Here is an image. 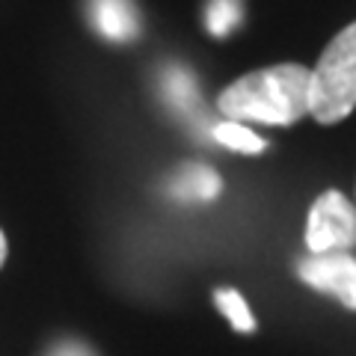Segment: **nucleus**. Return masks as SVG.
<instances>
[{
    "label": "nucleus",
    "instance_id": "nucleus-1",
    "mask_svg": "<svg viewBox=\"0 0 356 356\" xmlns=\"http://www.w3.org/2000/svg\"><path fill=\"white\" fill-rule=\"evenodd\" d=\"M312 69L300 63H280L238 77L220 92V113L232 122H264V125H294L309 116Z\"/></svg>",
    "mask_w": 356,
    "mask_h": 356
},
{
    "label": "nucleus",
    "instance_id": "nucleus-2",
    "mask_svg": "<svg viewBox=\"0 0 356 356\" xmlns=\"http://www.w3.org/2000/svg\"><path fill=\"white\" fill-rule=\"evenodd\" d=\"M356 107V21L330 39L312 69L309 116L321 125H336Z\"/></svg>",
    "mask_w": 356,
    "mask_h": 356
},
{
    "label": "nucleus",
    "instance_id": "nucleus-3",
    "mask_svg": "<svg viewBox=\"0 0 356 356\" xmlns=\"http://www.w3.org/2000/svg\"><path fill=\"white\" fill-rule=\"evenodd\" d=\"M309 252H350L356 247V205L339 191L321 193L309 208Z\"/></svg>",
    "mask_w": 356,
    "mask_h": 356
},
{
    "label": "nucleus",
    "instance_id": "nucleus-4",
    "mask_svg": "<svg viewBox=\"0 0 356 356\" xmlns=\"http://www.w3.org/2000/svg\"><path fill=\"white\" fill-rule=\"evenodd\" d=\"M297 276L309 288L336 297L344 309L356 312V259L350 252H309L297 261Z\"/></svg>",
    "mask_w": 356,
    "mask_h": 356
},
{
    "label": "nucleus",
    "instance_id": "nucleus-5",
    "mask_svg": "<svg viewBox=\"0 0 356 356\" xmlns=\"http://www.w3.org/2000/svg\"><path fill=\"white\" fill-rule=\"evenodd\" d=\"M89 21L107 42H134L140 36L134 0H89Z\"/></svg>",
    "mask_w": 356,
    "mask_h": 356
},
{
    "label": "nucleus",
    "instance_id": "nucleus-6",
    "mask_svg": "<svg viewBox=\"0 0 356 356\" xmlns=\"http://www.w3.org/2000/svg\"><path fill=\"white\" fill-rule=\"evenodd\" d=\"M170 191H172V196L178 199V202L205 205V202H214V199L220 196L222 181H220V175L205 163H184L181 170L175 172Z\"/></svg>",
    "mask_w": 356,
    "mask_h": 356
},
{
    "label": "nucleus",
    "instance_id": "nucleus-7",
    "mask_svg": "<svg viewBox=\"0 0 356 356\" xmlns=\"http://www.w3.org/2000/svg\"><path fill=\"white\" fill-rule=\"evenodd\" d=\"M161 89H163L166 102L172 104L175 113H184V116L199 113V89H196L193 74L187 69H181V65H170V69L163 72Z\"/></svg>",
    "mask_w": 356,
    "mask_h": 356
},
{
    "label": "nucleus",
    "instance_id": "nucleus-8",
    "mask_svg": "<svg viewBox=\"0 0 356 356\" xmlns=\"http://www.w3.org/2000/svg\"><path fill=\"white\" fill-rule=\"evenodd\" d=\"M214 140L222 143L232 152H243V154H261L267 149V143L259 137L255 131H250L243 122H220L214 128Z\"/></svg>",
    "mask_w": 356,
    "mask_h": 356
},
{
    "label": "nucleus",
    "instance_id": "nucleus-9",
    "mask_svg": "<svg viewBox=\"0 0 356 356\" xmlns=\"http://www.w3.org/2000/svg\"><path fill=\"white\" fill-rule=\"evenodd\" d=\"M241 18H243L241 0H208L205 6V27L217 39H226L241 24Z\"/></svg>",
    "mask_w": 356,
    "mask_h": 356
},
{
    "label": "nucleus",
    "instance_id": "nucleus-10",
    "mask_svg": "<svg viewBox=\"0 0 356 356\" xmlns=\"http://www.w3.org/2000/svg\"><path fill=\"white\" fill-rule=\"evenodd\" d=\"M214 303H217V309L229 318V324L235 327L238 332H255L252 312L247 306V300H243L235 288H220V291L214 294Z\"/></svg>",
    "mask_w": 356,
    "mask_h": 356
},
{
    "label": "nucleus",
    "instance_id": "nucleus-11",
    "mask_svg": "<svg viewBox=\"0 0 356 356\" xmlns=\"http://www.w3.org/2000/svg\"><path fill=\"white\" fill-rule=\"evenodd\" d=\"M44 356H98V353L77 339H63L57 344H51V348L44 350Z\"/></svg>",
    "mask_w": 356,
    "mask_h": 356
},
{
    "label": "nucleus",
    "instance_id": "nucleus-12",
    "mask_svg": "<svg viewBox=\"0 0 356 356\" xmlns=\"http://www.w3.org/2000/svg\"><path fill=\"white\" fill-rule=\"evenodd\" d=\"M6 252H9V247H6V235L0 232V267L6 264Z\"/></svg>",
    "mask_w": 356,
    "mask_h": 356
}]
</instances>
